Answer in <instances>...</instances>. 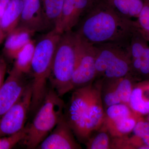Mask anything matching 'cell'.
<instances>
[{
	"label": "cell",
	"mask_w": 149,
	"mask_h": 149,
	"mask_svg": "<svg viewBox=\"0 0 149 149\" xmlns=\"http://www.w3.org/2000/svg\"><path fill=\"white\" fill-rule=\"evenodd\" d=\"M10 1V0H0V3L5 8H6Z\"/></svg>",
	"instance_id": "d590c367"
},
{
	"label": "cell",
	"mask_w": 149,
	"mask_h": 149,
	"mask_svg": "<svg viewBox=\"0 0 149 149\" xmlns=\"http://www.w3.org/2000/svg\"><path fill=\"white\" fill-rule=\"evenodd\" d=\"M96 50L95 68L97 75L103 74L115 59L128 49L129 46L117 43L94 45Z\"/></svg>",
	"instance_id": "5bb4252c"
},
{
	"label": "cell",
	"mask_w": 149,
	"mask_h": 149,
	"mask_svg": "<svg viewBox=\"0 0 149 149\" xmlns=\"http://www.w3.org/2000/svg\"><path fill=\"white\" fill-rule=\"evenodd\" d=\"M65 109L64 102L55 91L47 90L32 123L26 126L22 141L27 149L37 148L63 117Z\"/></svg>",
	"instance_id": "277c9868"
},
{
	"label": "cell",
	"mask_w": 149,
	"mask_h": 149,
	"mask_svg": "<svg viewBox=\"0 0 149 149\" xmlns=\"http://www.w3.org/2000/svg\"><path fill=\"white\" fill-rule=\"evenodd\" d=\"M142 61H143V60L141 58H135L133 63V66L136 69H140L141 64H142Z\"/></svg>",
	"instance_id": "836d02e7"
},
{
	"label": "cell",
	"mask_w": 149,
	"mask_h": 149,
	"mask_svg": "<svg viewBox=\"0 0 149 149\" xmlns=\"http://www.w3.org/2000/svg\"></svg>",
	"instance_id": "f35d334b"
},
{
	"label": "cell",
	"mask_w": 149,
	"mask_h": 149,
	"mask_svg": "<svg viewBox=\"0 0 149 149\" xmlns=\"http://www.w3.org/2000/svg\"><path fill=\"white\" fill-rule=\"evenodd\" d=\"M37 148L75 149L81 147L76 142L73 131L63 116Z\"/></svg>",
	"instance_id": "9c48e42d"
},
{
	"label": "cell",
	"mask_w": 149,
	"mask_h": 149,
	"mask_svg": "<svg viewBox=\"0 0 149 149\" xmlns=\"http://www.w3.org/2000/svg\"><path fill=\"white\" fill-rule=\"evenodd\" d=\"M117 86L114 90L120 98L122 103H129L132 93V85L129 79L125 77L118 79Z\"/></svg>",
	"instance_id": "44dd1931"
},
{
	"label": "cell",
	"mask_w": 149,
	"mask_h": 149,
	"mask_svg": "<svg viewBox=\"0 0 149 149\" xmlns=\"http://www.w3.org/2000/svg\"><path fill=\"white\" fill-rule=\"evenodd\" d=\"M132 41L128 48L129 53L134 58H141L145 48L141 43Z\"/></svg>",
	"instance_id": "f546056e"
},
{
	"label": "cell",
	"mask_w": 149,
	"mask_h": 149,
	"mask_svg": "<svg viewBox=\"0 0 149 149\" xmlns=\"http://www.w3.org/2000/svg\"><path fill=\"white\" fill-rule=\"evenodd\" d=\"M139 22L144 29L149 31V6H144L139 15Z\"/></svg>",
	"instance_id": "4316f807"
},
{
	"label": "cell",
	"mask_w": 149,
	"mask_h": 149,
	"mask_svg": "<svg viewBox=\"0 0 149 149\" xmlns=\"http://www.w3.org/2000/svg\"><path fill=\"white\" fill-rule=\"evenodd\" d=\"M23 8L22 0H10L0 23V45L19 24Z\"/></svg>",
	"instance_id": "4fadbf2b"
},
{
	"label": "cell",
	"mask_w": 149,
	"mask_h": 149,
	"mask_svg": "<svg viewBox=\"0 0 149 149\" xmlns=\"http://www.w3.org/2000/svg\"><path fill=\"white\" fill-rule=\"evenodd\" d=\"M143 61L149 64V49L145 48L141 58Z\"/></svg>",
	"instance_id": "d6a6232c"
},
{
	"label": "cell",
	"mask_w": 149,
	"mask_h": 149,
	"mask_svg": "<svg viewBox=\"0 0 149 149\" xmlns=\"http://www.w3.org/2000/svg\"><path fill=\"white\" fill-rule=\"evenodd\" d=\"M136 123L135 120L129 116L115 121H108V126L112 135L120 136L131 132Z\"/></svg>",
	"instance_id": "ac0fdd59"
},
{
	"label": "cell",
	"mask_w": 149,
	"mask_h": 149,
	"mask_svg": "<svg viewBox=\"0 0 149 149\" xmlns=\"http://www.w3.org/2000/svg\"><path fill=\"white\" fill-rule=\"evenodd\" d=\"M28 85L24 75L10 70L0 88V118L18 101Z\"/></svg>",
	"instance_id": "ba28073f"
},
{
	"label": "cell",
	"mask_w": 149,
	"mask_h": 149,
	"mask_svg": "<svg viewBox=\"0 0 149 149\" xmlns=\"http://www.w3.org/2000/svg\"><path fill=\"white\" fill-rule=\"evenodd\" d=\"M32 98L31 83L18 101L0 118V137L10 136L22 130L30 111Z\"/></svg>",
	"instance_id": "8992f818"
},
{
	"label": "cell",
	"mask_w": 149,
	"mask_h": 149,
	"mask_svg": "<svg viewBox=\"0 0 149 149\" xmlns=\"http://www.w3.org/2000/svg\"><path fill=\"white\" fill-rule=\"evenodd\" d=\"M141 139L146 146H149V133L143 136Z\"/></svg>",
	"instance_id": "e575fe53"
},
{
	"label": "cell",
	"mask_w": 149,
	"mask_h": 149,
	"mask_svg": "<svg viewBox=\"0 0 149 149\" xmlns=\"http://www.w3.org/2000/svg\"><path fill=\"white\" fill-rule=\"evenodd\" d=\"M76 17L78 22L92 7L90 0H73ZM78 22V23H79Z\"/></svg>",
	"instance_id": "cb8c5ba5"
},
{
	"label": "cell",
	"mask_w": 149,
	"mask_h": 149,
	"mask_svg": "<svg viewBox=\"0 0 149 149\" xmlns=\"http://www.w3.org/2000/svg\"><path fill=\"white\" fill-rule=\"evenodd\" d=\"M93 86L91 83L74 89L68 106L65 109V119L77 139L83 142L87 141L85 123Z\"/></svg>",
	"instance_id": "5b68a950"
},
{
	"label": "cell",
	"mask_w": 149,
	"mask_h": 149,
	"mask_svg": "<svg viewBox=\"0 0 149 149\" xmlns=\"http://www.w3.org/2000/svg\"><path fill=\"white\" fill-rule=\"evenodd\" d=\"M36 44L35 40L32 39L26 44L14 60L13 66L11 70L24 75L31 72Z\"/></svg>",
	"instance_id": "e0dca14e"
},
{
	"label": "cell",
	"mask_w": 149,
	"mask_h": 149,
	"mask_svg": "<svg viewBox=\"0 0 149 149\" xmlns=\"http://www.w3.org/2000/svg\"><path fill=\"white\" fill-rule=\"evenodd\" d=\"M129 10V17L139 16L144 6L142 0H126Z\"/></svg>",
	"instance_id": "d4e9b609"
},
{
	"label": "cell",
	"mask_w": 149,
	"mask_h": 149,
	"mask_svg": "<svg viewBox=\"0 0 149 149\" xmlns=\"http://www.w3.org/2000/svg\"><path fill=\"white\" fill-rule=\"evenodd\" d=\"M148 1H149V0H148Z\"/></svg>",
	"instance_id": "ab89813d"
},
{
	"label": "cell",
	"mask_w": 149,
	"mask_h": 149,
	"mask_svg": "<svg viewBox=\"0 0 149 149\" xmlns=\"http://www.w3.org/2000/svg\"><path fill=\"white\" fill-rule=\"evenodd\" d=\"M140 70L142 73L144 74H147L149 73V64L146 62L142 61L141 67L140 68Z\"/></svg>",
	"instance_id": "1f68e13d"
},
{
	"label": "cell",
	"mask_w": 149,
	"mask_h": 149,
	"mask_svg": "<svg viewBox=\"0 0 149 149\" xmlns=\"http://www.w3.org/2000/svg\"><path fill=\"white\" fill-rule=\"evenodd\" d=\"M78 24L76 34L93 45L107 43L129 45L133 31L130 19L109 6H92Z\"/></svg>",
	"instance_id": "6da1fadb"
},
{
	"label": "cell",
	"mask_w": 149,
	"mask_h": 149,
	"mask_svg": "<svg viewBox=\"0 0 149 149\" xmlns=\"http://www.w3.org/2000/svg\"><path fill=\"white\" fill-rule=\"evenodd\" d=\"M130 112L126 104L120 103L107 107L106 115L108 121H115L130 116Z\"/></svg>",
	"instance_id": "ffe728a7"
},
{
	"label": "cell",
	"mask_w": 149,
	"mask_h": 149,
	"mask_svg": "<svg viewBox=\"0 0 149 149\" xmlns=\"http://www.w3.org/2000/svg\"><path fill=\"white\" fill-rule=\"evenodd\" d=\"M79 44L78 35L71 30L62 33L57 45L49 81L60 97L72 90V79Z\"/></svg>",
	"instance_id": "3957f363"
},
{
	"label": "cell",
	"mask_w": 149,
	"mask_h": 149,
	"mask_svg": "<svg viewBox=\"0 0 149 149\" xmlns=\"http://www.w3.org/2000/svg\"><path fill=\"white\" fill-rule=\"evenodd\" d=\"M64 0H41L43 16L48 32L57 30L60 22Z\"/></svg>",
	"instance_id": "9a60e30c"
},
{
	"label": "cell",
	"mask_w": 149,
	"mask_h": 149,
	"mask_svg": "<svg viewBox=\"0 0 149 149\" xmlns=\"http://www.w3.org/2000/svg\"><path fill=\"white\" fill-rule=\"evenodd\" d=\"M139 149H149V146H142L140 147Z\"/></svg>",
	"instance_id": "8d00e7d4"
},
{
	"label": "cell",
	"mask_w": 149,
	"mask_h": 149,
	"mask_svg": "<svg viewBox=\"0 0 149 149\" xmlns=\"http://www.w3.org/2000/svg\"><path fill=\"white\" fill-rule=\"evenodd\" d=\"M143 92L141 89L136 88L132 91L129 104L132 109L143 114L149 113V101L143 100Z\"/></svg>",
	"instance_id": "d6986e66"
},
{
	"label": "cell",
	"mask_w": 149,
	"mask_h": 149,
	"mask_svg": "<svg viewBox=\"0 0 149 149\" xmlns=\"http://www.w3.org/2000/svg\"><path fill=\"white\" fill-rule=\"evenodd\" d=\"M112 6L121 15L129 19V10L126 0H113Z\"/></svg>",
	"instance_id": "484cf974"
},
{
	"label": "cell",
	"mask_w": 149,
	"mask_h": 149,
	"mask_svg": "<svg viewBox=\"0 0 149 149\" xmlns=\"http://www.w3.org/2000/svg\"><path fill=\"white\" fill-rule=\"evenodd\" d=\"M61 34L56 29L51 30L36 43L31 70L33 80L30 111L32 113L37 112L45 99L54 55Z\"/></svg>",
	"instance_id": "7a4b0ae2"
},
{
	"label": "cell",
	"mask_w": 149,
	"mask_h": 149,
	"mask_svg": "<svg viewBox=\"0 0 149 149\" xmlns=\"http://www.w3.org/2000/svg\"><path fill=\"white\" fill-rule=\"evenodd\" d=\"M87 143V148L90 149H107L110 148L109 136L106 131H100Z\"/></svg>",
	"instance_id": "7402d4cb"
},
{
	"label": "cell",
	"mask_w": 149,
	"mask_h": 149,
	"mask_svg": "<svg viewBox=\"0 0 149 149\" xmlns=\"http://www.w3.org/2000/svg\"><path fill=\"white\" fill-rule=\"evenodd\" d=\"M35 33L30 29L17 26L5 40L3 49L4 55L9 59H15L19 52L32 40Z\"/></svg>",
	"instance_id": "7c38bea8"
},
{
	"label": "cell",
	"mask_w": 149,
	"mask_h": 149,
	"mask_svg": "<svg viewBox=\"0 0 149 149\" xmlns=\"http://www.w3.org/2000/svg\"><path fill=\"white\" fill-rule=\"evenodd\" d=\"M26 134V127L10 136L0 137V149L12 148L16 144L22 141Z\"/></svg>",
	"instance_id": "603a6c76"
},
{
	"label": "cell",
	"mask_w": 149,
	"mask_h": 149,
	"mask_svg": "<svg viewBox=\"0 0 149 149\" xmlns=\"http://www.w3.org/2000/svg\"><path fill=\"white\" fill-rule=\"evenodd\" d=\"M0 23H1V18H0Z\"/></svg>",
	"instance_id": "74e56055"
},
{
	"label": "cell",
	"mask_w": 149,
	"mask_h": 149,
	"mask_svg": "<svg viewBox=\"0 0 149 149\" xmlns=\"http://www.w3.org/2000/svg\"><path fill=\"white\" fill-rule=\"evenodd\" d=\"M78 37L79 49L77 63L72 77V90L91 84L97 76L95 47Z\"/></svg>",
	"instance_id": "52a82bcc"
},
{
	"label": "cell",
	"mask_w": 149,
	"mask_h": 149,
	"mask_svg": "<svg viewBox=\"0 0 149 149\" xmlns=\"http://www.w3.org/2000/svg\"><path fill=\"white\" fill-rule=\"evenodd\" d=\"M105 120L100 85L93 86L92 96L86 118L85 133L87 141L93 131L98 130Z\"/></svg>",
	"instance_id": "8fae6325"
},
{
	"label": "cell",
	"mask_w": 149,
	"mask_h": 149,
	"mask_svg": "<svg viewBox=\"0 0 149 149\" xmlns=\"http://www.w3.org/2000/svg\"><path fill=\"white\" fill-rule=\"evenodd\" d=\"M7 70V64L4 57L0 56V88L4 82L5 76Z\"/></svg>",
	"instance_id": "4dcf8cb0"
},
{
	"label": "cell",
	"mask_w": 149,
	"mask_h": 149,
	"mask_svg": "<svg viewBox=\"0 0 149 149\" xmlns=\"http://www.w3.org/2000/svg\"><path fill=\"white\" fill-rule=\"evenodd\" d=\"M128 49L123 52L115 59L103 74L109 80H118L127 75L130 70V63Z\"/></svg>",
	"instance_id": "2e32d148"
},
{
	"label": "cell",
	"mask_w": 149,
	"mask_h": 149,
	"mask_svg": "<svg viewBox=\"0 0 149 149\" xmlns=\"http://www.w3.org/2000/svg\"><path fill=\"white\" fill-rule=\"evenodd\" d=\"M133 130L136 136L142 138L143 136L149 133V123L143 121L137 123Z\"/></svg>",
	"instance_id": "83f0119b"
},
{
	"label": "cell",
	"mask_w": 149,
	"mask_h": 149,
	"mask_svg": "<svg viewBox=\"0 0 149 149\" xmlns=\"http://www.w3.org/2000/svg\"><path fill=\"white\" fill-rule=\"evenodd\" d=\"M22 2L23 8L18 26L35 33L47 31L41 0H22Z\"/></svg>",
	"instance_id": "30bf717a"
},
{
	"label": "cell",
	"mask_w": 149,
	"mask_h": 149,
	"mask_svg": "<svg viewBox=\"0 0 149 149\" xmlns=\"http://www.w3.org/2000/svg\"><path fill=\"white\" fill-rule=\"evenodd\" d=\"M104 101L107 107L116 104L122 103L114 89L105 94L104 97Z\"/></svg>",
	"instance_id": "f1b7e54d"
}]
</instances>
